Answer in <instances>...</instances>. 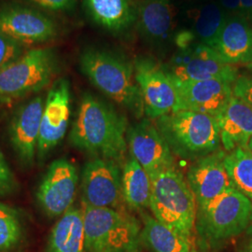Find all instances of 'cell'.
Wrapping results in <instances>:
<instances>
[{"instance_id": "6da1fadb", "label": "cell", "mask_w": 252, "mask_h": 252, "mask_svg": "<svg viewBox=\"0 0 252 252\" xmlns=\"http://www.w3.org/2000/svg\"><path fill=\"white\" fill-rule=\"evenodd\" d=\"M127 119L112 105L86 93L82 95L69 135L71 144L95 157L126 160L128 145Z\"/></svg>"}, {"instance_id": "7a4b0ae2", "label": "cell", "mask_w": 252, "mask_h": 252, "mask_svg": "<svg viewBox=\"0 0 252 252\" xmlns=\"http://www.w3.org/2000/svg\"><path fill=\"white\" fill-rule=\"evenodd\" d=\"M79 63L81 73L105 95L135 118L143 116L144 104L134 64L126 57L108 49L89 47L82 51Z\"/></svg>"}, {"instance_id": "3957f363", "label": "cell", "mask_w": 252, "mask_h": 252, "mask_svg": "<svg viewBox=\"0 0 252 252\" xmlns=\"http://www.w3.org/2000/svg\"><path fill=\"white\" fill-rule=\"evenodd\" d=\"M154 125L174 156L195 161L220 150V128L216 117L179 110L154 120Z\"/></svg>"}, {"instance_id": "277c9868", "label": "cell", "mask_w": 252, "mask_h": 252, "mask_svg": "<svg viewBox=\"0 0 252 252\" xmlns=\"http://www.w3.org/2000/svg\"><path fill=\"white\" fill-rule=\"evenodd\" d=\"M150 207L156 220L189 239L197 206L187 180L177 166L152 179Z\"/></svg>"}, {"instance_id": "5b68a950", "label": "cell", "mask_w": 252, "mask_h": 252, "mask_svg": "<svg viewBox=\"0 0 252 252\" xmlns=\"http://www.w3.org/2000/svg\"><path fill=\"white\" fill-rule=\"evenodd\" d=\"M83 220L86 252H142V229L134 217L84 205Z\"/></svg>"}, {"instance_id": "8992f818", "label": "cell", "mask_w": 252, "mask_h": 252, "mask_svg": "<svg viewBox=\"0 0 252 252\" xmlns=\"http://www.w3.org/2000/svg\"><path fill=\"white\" fill-rule=\"evenodd\" d=\"M59 71V57L52 47L27 50L0 71V103H11L44 89Z\"/></svg>"}, {"instance_id": "52a82bcc", "label": "cell", "mask_w": 252, "mask_h": 252, "mask_svg": "<svg viewBox=\"0 0 252 252\" xmlns=\"http://www.w3.org/2000/svg\"><path fill=\"white\" fill-rule=\"evenodd\" d=\"M252 203L234 188L197 207L195 229L202 241L217 246L237 236L250 224Z\"/></svg>"}, {"instance_id": "ba28073f", "label": "cell", "mask_w": 252, "mask_h": 252, "mask_svg": "<svg viewBox=\"0 0 252 252\" xmlns=\"http://www.w3.org/2000/svg\"><path fill=\"white\" fill-rule=\"evenodd\" d=\"M162 66L173 81L222 80L234 84L238 77L235 66L224 63L211 47L198 42L179 50Z\"/></svg>"}, {"instance_id": "9c48e42d", "label": "cell", "mask_w": 252, "mask_h": 252, "mask_svg": "<svg viewBox=\"0 0 252 252\" xmlns=\"http://www.w3.org/2000/svg\"><path fill=\"white\" fill-rule=\"evenodd\" d=\"M0 32L23 45H38L57 38L60 27L39 9L7 3L0 5Z\"/></svg>"}, {"instance_id": "30bf717a", "label": "cell", "mask_w": 252, "mask_h": 252, "mask_svg": "<svg viewBox=\"0 0 252 252\" xmlns=\"http://www.w3.org/2000/svg\"><path fill=\"white\" fill-rule=\"evenodd\" d=\"M134 69L147 117L156 120L172 112L177 102L176 88L162 64L150 56H138Z\"/></svg>"}, {"instance_id": "8fae6325", "label": "cell", "mask_w": 252, "mask_h": 252, "mask_svg": "<svg viewBox=\"0 0 252 252\" xmlns=\"http://www.w3.org/2000/svg\"><path fill=\"white\" fill-rule=\"evenodd\" d=\"M126 140L130 154L148 173L151 180L176 166L169 146L150 120L145 119L129 126Z\"/></svg>"}, {"instance_id": "7c38bea8", "label": "cell", "mask_w": 252, "mask_h": 252, "mask_svg": "<svg viewBox=\"0 0 252 252\" xmlns=\"http://www.w3.org/2000/svg\"><path fill=\"white\" fill-rule=\"evenodd\" d=\"M120 163L95 157L82 172V199L85 206L116 208L123 199Z\"/></svg>"}, {"instance_id": "4fadbf2b", "label": "cell", "mask_w": 252, "mask_h": 252, "mask_svg": "<svg viewBox=\"0 0 252 252\" xmlns=\"http://www.w3.org/2000/svg\"><path fill=\"white\" fill-rule=\"evenodd\" d=\"M177 102L173 111L188 110L218 117L233 97V83L222 80L173 81Z\"/></svg>"}, {"instance_id": "5bb4252c", "label": "cell", "mask_w": 252, "mask_h": 252, "mask_svg": "<svg viewBox=\"0 0 252 252\" xmlns=\"http://www.w3.org/2000/svg\"><path fill=\"white\" fill-rule=\"evenodd\" d=\"M70 85L66 79H59L48 92L46 96L37 153L42 158L58 144L66 133L70 118Z\"/></svg>"}, {"instance_id": "9a60e30c", "label": "cell", "mask_w": 252, "mask_h": 252, "mask_svg": "<svg viewBox=\"0 0 252 252\" xmlns=\"http://www.w3.org/2000/svg\"><path fill=\"white\" fill-rule=\"evenodd\" d=\"M75 165L65 159L54 161L37 190V200L50 217L63 215L72 205L78 185Z\"/></svg>"}, {"instance_id": "2e32d148", "label": "cell", "mask_w": 252, "mask_h": 252, "mask_svg": "<svg viewBox=\"0 0 252 252\" xmlns=\"http://www.w3.org/2000/svg\"><path fill=\"white\" fill-rule=\"evenodd\" d=\"M225 155L226 152L219 150L195 160L189 166L186 180L197 207L234 188L226 169Z\"/></svg>"}, {"instance_id": "e0dca14e", "label": "cell", "mask_w": 252, "mask_h": 252, "mask_svg": "<svg viewBox=\"0 0 252 252\" xmlns=\"http://www.w3.org/2000/svg\"><path fill=\"white\" fill-rule=\"evenodd\" d=\"M45 101L36 96L19 108L12 118L9 135L20 160L30 164L35 158Z\"/></svg>"}, {"instance_id": "ac0fdd59", "label": "cell", "mask_w": 252, "mask_h": 252, "mask_svg": "<svg viewBox=\"0 0 252 252\" xmlns=\"http://www.w3.org/2000/svg\"><path fill=\"white\" fill-rule=\"evenodd\" d=\"M175 10L169 0H141L137 7V29L146 41L164 45L173 36Z\"/></svg>"}, {"instance_id": "d6986e66", "label": "cell", "mask_w": 252, "mask_h": 252, "mask_svg": "<svg viewBox=\"0 0 252 252\" xmlns=\"http://www.w3.org/2000/svg\"><path fill=\"white\" fill-rule=\"evenodd\" d=\"M213 49L224 63H252V26L249 20L239 14L228 16Z\"/></svg>"}, {"instance_id": "ffe728a7", "label": "cell", "mask_w": 252, "mask_h": 252, "mask_svg": "<svg viewBox=\"0 0 252 252\" xmlns=\"http://www.w3.org/2000/svg\"><path fill=\"white\" fill-rule=\"evenodd\" d=\"M220 143L226 153L248 148L252 137V108L233 95L225 109L217 117Z\"/></svg>"}, {"instance_id": "44dd1931", "label": "cell", "mask_w": 252, "mask_h": 252, "mask_svg": "<svg viewBox=\"0 0 252 252\" xmlns=\"http://www.w3.org/2000/svg\"><path fill=\"white\" fill-rule=\"evenodd\" d=\"M83 5L94 24L113 34L126 32L136 22L134 0H83Z\"/></svg>"}, {"instance_id": "7402d4cb", "label": "cell", "mask_w": 252, "mask_h": 252, "mask_svg": "<svg viewBox=\"0 0 252 252\" xmlns=\"http://www.w3.org/2000/svg\"><path fill=\"white\" fill-rule=\"evenodd\" d=\"M85 231L83 211L69 208L54 225L48 243V252H83Z\"/></svg>"}, {"instance_id": "603a6c76", "label": "cell", "mask_w": 252, "mask_h": 252, "mask_svg": "<svg viewBox=\"0 0 252 252\" xmlns=\"http://www.w3.org/2000/svg\"><path fill=\"white\" fill-rule=\"evenodd\" d=\"M122 192L123 199L128 207L135 210L150 207L152 180L131 154L123 168Z\"/></svg>"}, {"instance_id": "cb8c5ba5", "label": "cell", "mask_w": 252, "mask_h": 252, "mask_svg": "<svg viewBox=\"0 0 252 252\" xmlns=\"http://www.w3.org/2000/svg\"><path fill=\"white\" fill-rule=\"evenodd\" d=\"M142 243L152 252H191L189 238L176 233L149 214L142 213Z\"/></svg>"}, {"instance_id": "d4e9b609", "label": "cell", "mask_w": 252, "mask_h": 252, "mask_svg": "<svg viewBox=\"0 0 252 252\" xmlns=\"http://www.w3.org/2000/svg\"><path fill=\"white\" fill-rule=\"evenodd\" d=\"M228 16L223 8L214 2L207 3L195 10L189 30L198 43L213 49Z\"/></svg>"}, {"instance_id": "484cf974", "label": "cell", "mask_w": 252, "mask_h": 252, "mask_svg": "<svg viewBox=\"0 0 252 252\" xmlns=\"http://www.w3.org/2000/svg\"><path fill=\"white\" fill-rule=\"evenodd\" d=\"M225 166L234 189L252 203V153L248 148H237L226 153Z\"/></svg>"}, {"instance_id": "4316f807", "label": "cell", "mask_w": 252, "mask_h": 252, "mask_svg": "<svg viewBox=\"0 0 252 252\" xmlns=\"http://www.w3.org/2000/svg\"><path fill=\"white\" fill-rule=\"evenodd\" d=\"M22 224L17 212L0 203V252L13 251L21 243Z\"/></svg>"}, {"instance_id": "83f0119b", "label": "cell", "mask_w": 252, "mask_h": 252, "mask_svg": "<svg viewBox=\"0 0 252 252\" xmlns=\"http://www.w3.org/2000/svg\"><path fill=\"white\" fill-rule=\"evenodd\" d=\"M27 46L0 32V71L27 52Z\"/></svg>"}, {"instance_id": "f1b7e54d", "label": "cell", "mask_w": 252, "mask_h": 252, "mask_svg": "<svg viewBox=\"0 0 252 252\" xmlns=\"http://www.w3.org/2000/svg\"><path fill=\"white\" fill-rule=\"evenodd\" d=\"M233 94L252 108V74L238 75L233 84Z\"/></svg>"}, {"instance_id": "f546056e", "label": "cell", "mask_w": 252, "mask_h": 252, "mask_svg": "<svg viewBox=\"0 0 252 252\" xmlns=\"http://www.w3.org/2000/svg\"><path fill=\"white\" fill-rule=\"evenodd\" d=\"M42 9L53 11H67L74 9L77 0H26Z\"/></svg>"}, {"instance_id": "4dcf8cb0", "label": "cell", "mask_w": 252, "mask_h": 252, "mask_svg": "<svg viewBox=\"0 0 252 252\" xmlns=\"http://www.w3.org/2000/svg\"><path fill=\"white\" fill-rule=\"evenodd\" d=\"M14 178L2 153L0 152V192L13 188Z\"/></svg>"}, {"instance_id": "1f68e13d", "label": "cell", "mask_w": 252, "mask_h": 252, "mask_svg": "<svg viewBox=\"0 0 252 252\" xmlns=\"http://www.w3.org/2000/svg\"><path fill=\"white\" fill-rule=\"evenodd\" d=\"M238 14L247 20H252V0H240Z\"/></svg>"}, {"instance_id": "d6a6232c", "label": "cell", "mask_w": 252, "mask_h": 252, "mask_svg": "<svg viewBox=\"0 0 252 252\" xmlns=\"http://www.w3.org/2000/svg\"><path fill=\"white\" fill-rule=\"evenodd\" d=\"M220 6L229 12H238L240 0H220Z\"/></svg>"}, {"instance_id": "836d02e7", "label": "cell", "mask_w": 252, "mask_h": 252, "mask_svg": "<svg viewBox=\"0 0 252 252\" xmlns=\"http://www.w3.org/2000/svg\"><path fill=\"white\" fill-rule=\"evenodd\" d=\"M247 232H248L249 235L252 237V216H251V220H250V224H249L248 228H247Z\"/></svg>"}, {"instance_id": "e575fe53", "label": "cell", "mask_w": 252, "mask_h": 252, "mask_svg": "<svg viewBox=\"0 0 252 252\" xmlns=\"http://www.w3.org/2000/svg\"><path fill=\"white\" fill-rule=\"evenodd\" d=\"M248 149L251 151L252 153V137L251 138V140L249 141V144H248Z\"/></svg>"}, {"instance_id": "d590c367", "label": "cell", "mask_w": 252, "mask_h": 252, "mask_svg": "<svg viewBox=\"0 0 252 252\" xmlns=\"http://www.w3.org/2000/svg\"><path fill=\"white\" fill-rule=\"evenodd\" d=\"M252 252V241L249 245V247H248V252Z\"/></svg>"}, {"instance_id": "8d00e7d4", "label": "cell", "mask_w": 252, "mask_h": 252, "mask_svg": "<svg viewBox=\"0 0 252 252\" xmlns=\"http://www.w3.org/2000/svg\"><path fill=\"white\" fill-rule=\"evenodd\" d=\"M249 68L252 70V63H250V64H249Z\"/></svg>"}, {"instance_id": "74e56055", "label": "cell", "mask_w": 252, "mask_h": 252, "mask_svg": "<svg viewBox=\"0 0 252 252\" xmlns=\"http://www.w3.org/2000/svg\"><path fill=\"white\" fill-rule=\"evenodd\" d=\"M195 252V251H192V252Z\"/></svg>"}]
</instances>
